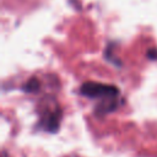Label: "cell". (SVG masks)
I'll return each mask as SVG.
<instances>
[{
	"label": "cell",
	"mask_w": 157,
	"mask_h": 157,
	"mask_svg": "<svg viewBox=\"0 0 157 157\" xmlns=\"http://www.w3.org/2000/svg\"><path fill=\"white\" fill-rule=\"evenodd\" d=\"M39 88H40V82L37 80V77H31L29 80L26 81V83L22 87V90L27 93H36L38 92Z\"/></svg>",
	"instance_id": "3"
},
{
	"label": "cell",
	"mask_w": 157,
	"mask_h": 157,
	"mask_svg": "<svg viewBox=\"0 0 157 157\" xmlns=\"http://www.w3.org/2000/svg\"><path fill=\"white\" fill-rule=\"evenodd\" d=\"M60 118H61L60 107H55L53 109H45L42 113V117L39 120V126L45 131L55 132L59 129Z\"/></svg>",
	"instance_id": "2"
},
{
	"label": "cell",
	"mask_w": 157,
	"mask_h": 157,
	"mask_svg": "<svg viewBox=\"0 0 157 157\" xmlns=\"http://www.w3.org/2000/svg\"><path fill=\"white\" fill-rule=\"evenodd\" d=\"M80 93L92 99H102V103H99L94 109V113L99 117L115 110L118 107L119 88L117 86L88 81L81 85Z\"/></svg>",
	"instance_id": "1"
},
{
	"label": "cell",
	"mask_w": 157,
	"mask_h": 157,
	"mask_svg": "<svg viewBox=\"0 0 157 157\" xmlns=\"http://www.w3.org/2000/svg\"><path fill=\"white\" fill-rule=\"evenodd\" d=\"M147 56H148L150 59H157V49L152 48V49L147 50Z\"/></svg>",
	"instance_id": "4"
}]
</instances>
